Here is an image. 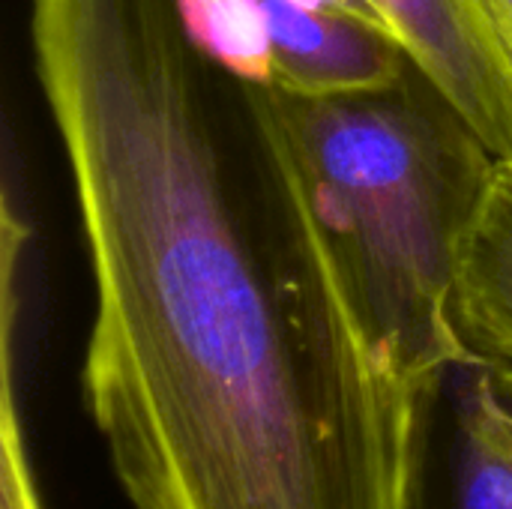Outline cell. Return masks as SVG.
Returning a JSON list of instances; mask_svg holds the SVG:
<instances>
[{
	"instance_id": "6da1fadb",
	"label": "cell",
	"mask_w": 512,
	"mask_h": 509,
	"mask_svg": "<svg viewBox=\"0 0 512 509\" xmlns=\"http://www.w3.org/2000/svg\"><path fill=\"white\" fill-rule=\"evenodd\" d=\"M93 276L81 393L135 509H402L375 354L276 111L177 0H30Z\"/></svg>"
},
{
	"instance_id": "7a4b0ae2",
	"label": "cell",
	"mask_w": 512,
	"mask_h": 509,
	"mask_svg": "<svg viewBox=\"0 0 512 509\" xmlns=\"http://www.w3.org/2000/svg\"><path fill=\"white\" fill-rule=\"evenodd\" d=\"M270 93L384 366L417 393L474 360L453 303L465 240L498 165L480 132L417 63L384 90Z\"/></svg>"
},
{
	"instance_id": "3957f363",
	"label": "cell",
	"mask_w": 512,
	"mask_h": 509,
	"mask_svg": "<svg viewBox=\"0 0 512 509\" xmlns=\"http://www.w3.org/2000/svg\"><path fill=\"white\" fill-rule=\"evenodd\" d=\"M402 509H512V408L486 363L417 387Z\"/></svg>"
},
{
	"instance_id": "277c9868",
	"label": "cell",
	"mask_w": 512,
	"mask_h": 509,
	"mask_svg": "<svg viewBox=\"0 0 512 509\" xmlns=\"http://www.w3.org/2000/svg\"><path fill=\"white\" fill-rule=\"evenodd\" d=\"M417 69L468 117L498 159H512V57L486 0H369Z\"/></svg>"
},
{
	"instance_id": "5b68a950",
	"label": "cell",
	"mask_w": 512,
	"mask_h": 509,
	"mask_svg": "<svg viewBox=\"0 0 512 509\" xmlns=\"http://www.w3.org/2000/svg\"><path fill=\"white\" fill-rule=\"evenodd\" d=\"M273 54V87L291 96H345L384 90L414 66L405 45L345 12L297 0H258Z\"/></svg>"
},
{
	"instance_id": "8992f818",
	"label": "cell",
	"mask_w": 512,
	"mask_h": 509,
	"mask_svg": "<svg viewBox=\"0 0 512 509\" xmlns=\"http://www.w3.org/2000/svg\"><path fill=\"white\" fill-rule=\"evenodd\" d=\"M453 321L474 360L512 366V159H498L468 231Z\"/></svg>"
},
{
	"instance_id": "52a82bcc",
	"label": "cell",
	"mask_w": 512,
	"mask_h": 509,
	"mask_svg": "<svg viewBox=\"0 0 512 509\" xmlns=\"http://www.w3.org/2000/svg\"><path fill=\"white\" fill-rule=\"evenodd\" d=\"M189 39L231 75L273 87V54L258 0H177Z\"/></svg>"
},
{
	"instance_id": "ba28073f",
	"label": "cell",
	"mask_w": 512,
	"mask_h": 509,
	"mask_svg": "<svg viewBox=\"0 0 512 509\" xmlns=\"http://www.w3.org/2000/svg\"><path fill=\"white\" fill-rule=\"evenodd\" d=\"M0 509H42L12 393V315L3 309V414H0Z\"/></svg>"
},
{
	"instance_id": "9c48e42d",
	"label": "cell",
	"mask_w": 512,
	"mask_h": 509,
	"mask_svg": "<svg viewBox=\"0 0 512 509\" xmlns=\"http://www.w3.org/2000/svg\"><path fill=\"white\" fill-rule=\"evenodd\" d=\"M297 3H306V6H318V9H330V12H345V15H357L387 33H393L387 27V21L381 18V12L369 3V0H297Z\"/></svg>"
},
{
	"instance_id": "30bf717a",
	"label": "cell",
	"mask_w": 512,
	"mask_h": 509,
	"mask_svg": "<svg viewBox=\"0 0 512 509\" xmlns=\"http://www.w3.org/2000/svg\"><path fill=\"white\" fill-rule=\"evenodd\" d=\"M486 9L492 15V24L512 57V0H486Z\"/></svg>"
},
{
	"instance_id": "8fae6325",
	"label": "cell",
	"mask_w": 512,
	"mask_h": 509,
	"mask_svg": "<svg viewBox=\"0 0 512 509\" xmlns=\"http://www.w3.org/2000/svg\"><path fill=\"white\" fill-rule=\"evenodd\" d=\"M492 378H495V387L501 393V399L512 408V366L510 363H486Z\"/></svg>"
}]
</instances>
